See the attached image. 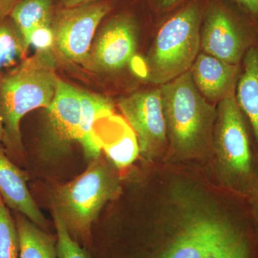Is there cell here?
I'll use <instances>...</instances> for the list:
<instances>
[{
  "mask_svg": "<svg viewBox=\"0 0 258 258\" xmlns=\"http://www.w3.org/2000/svg\"><path fill=\"white\" fill-rule=\"evenodd\" d=\"M174 197V219L154 236L147 258H258V235L245 198L219 210L195 189H178Z\"/></svg>",
  "mask_w": 258,
  "mask_h": 258,
  "instance_id": "1",
  "label": "cell"
},
{
  "mask_svg": "<svg viewBox=\"0 0 258 258\" xmlns=\"http://www.w3.org/2000/svg\"><path fill=\"white\" fill-rule=\"evenodd\" d=\"M58 78L52 50H37L8 74L0 76V115L3 143L15 153L23 151L20 121L29 112L47 109L55 98Z\"/></svg>",
  "mask_w": 258,
  "mask_h": 258,
  "instance_id": "2",
  "label": "cell"
},
{
  "mask_svg": "<svg viewBox=\"0 0 258 258\" xmlns=\"http://www.w3.org/2000/svg\"><path fill=\"white\" fill-rule=\"evenodd\" d=\"M159 91L173 154L182 159L206 154L213 146L217 108L199 92L189 71L161 85Z\"/></svg>",
  "mask_w": 258,
  "mask_h": 258,
  "instance_id": "3",
  "label": "cell"
},
{
  "mask_svg": "<svg viewBox=\"0 0 258 258\" xmlns=\"http://www.w3.org/2000/svg\"><path fill=\"white\" fill-rule=\"evenodd\" d=\"M212 150L223 184L247 198L258 189V144L235 94L219 102Z\"/></svg>",
  "mask_w": 258,
  "mask_h": 258,
  "instance_id": "4",
  "label": "cell"
},
{
  "mask_svg": "<svg viewBox=\"0 0 258 258\" xmlns=\"http://www.w3.org/2000/svg\"><path fill=\"white\" fill-rule=\"evenodd\" d=\"M203 14L201 5L192 2L159 29L145 62L149 82L161 86L189 71L200 54Z\"/></svg>",
  "mask_w": 258,
  "mask_h": 258,
  "instance_id": "5",
  "label": "cell"
},
{
  "mask_svg": "<svg viewBox=\"0 0 258 258\" xmlns=\"http://www.w3.org/2000/svg\"><path fill=\"white\" fill-rule=\"evenodd\" d=\"M118 179L108 163L99 157L91 161L81 175L59 186L52 206L71 235L85 237L102 209L119 191Z\"/></svg>",
  "mask_w": 258,
  "mask_h": 258,
  "instance_id": "6",
  "label": "cell"
},
{
  "mask_svg": "<svg viewBox=\"0 0 258 258\" xmlns=\"http://www.w3.org/2000/svg\"><path fill=\"white\" fill-rule=\"evenodd\" d=\"M257 40L253 24L221 3H211L203 14L200 50L204 53L240 66Z\"/></svg>",
  "mask_w": 258,
  "mask_h": 258,
  "instance_id": "7",
  "label": "cell"
},
{
  "mask_svg": "<svg viewBox=\"0 0 258 258\" xmlns=\"http://www.w3.org/2000/svg\"><path fill=\"white\" fill-rule=\"evenodd\" d=\"M110 10L107 2L55 10L51 23L54 47L68 60L88 67L96 29Z\"/></svg>",
  "mask_w": 258,
  "mask_h": 258,
  "instance_id": "8",
  "label": "cell"
},
{
  "mask_svg": "<svg viewBox=\"0 0 258 258\" xmlns=\"http://www.w3.org/2000/svg\"><path fill=\"white\" fill-rule=\"evenodd\" d=\"M118 106L137 136L139 156L146 161L160 157L169 142L159 88L121 98Z\"/></svg>",
  "mask_w": 258,
  "mask_h": 258,
  "instance_id": "9",
  "label": "cell"
},
{
  "mask_svg": "<svg viewBox=\"0 0 258 258\" xmlns=\"http://www.w3.org/2000/svg\"><path fill=\"white\" fill-rule=\"evenodd\" d=\"M46 111L42 154L47 160H54L77 142L81 113L79 89L59 80L55 98Z\"/></svg>",
  "mask_w": 258,
  "mask_h": 258,
  "instance_id": "10",
  "label": "cell"
},
{
  "mask_svg": "<svg viewBox=\"0 0 258 258\" xmlns=\"http://www.w3.org/2000/svg\"><path fill=\"white\" fill-rule=\"evenodd\" d=\"M138 29L135 20L125 15L112 18L104 25L90 53L88 67L105 72L123 69L137 52Z\"/></svg>",
  "mask_w": 258,
  "mask_h": 258,
  "instance_id": "11",
  "label": "cell"
},
{
  "mask_svg": "<svg viewBox=\"0 0 258 258\" xmlns=\"http://www.w3.org/2000/svg\"><path fill=\"white\" fill-rule=\"evenodd\" d=\"M93 137L108 161L118 169L132 164L139 156L138 140L128 122L114 113L98 118Z\"/></svg>",
  "mask_w": 258,
  "mask_h": 258,
  "instance_id": "12",
  "label": "cell"
},
{
  "mask_svg": "<svg viewBox=\"0 0 258 258\" xmlns=\"http://www.w3.org/2000/svg\"><path fill=\"white\" fill-rule=\"evenodd\" d=\"M240 66L231 64L200 52L189 70L199 92L210 102H220L235 94Z\"/></svg>",
  "mask_w": 258,
  "mask_h": 258,
  "instance_id": "13",
  "label": "cell"
},
{
  "mask_svg": "<svg viewBox=\"0 0 258 258\" xmlns=\"http://www.w3.org/2000/svg\"><path fill=\"white\" fill-rule=\"evenodd\" d=\"M0 196L7 206L45 227L46 220L32 198L23 171L5 155L0 146Z\"/></svg>",
  "mask_w": 258,
  "mask_h": 258,
  "instance_id": "14",
  "label": "cell"
},
{
  "mask_svg": "<svg viewBox=\"0 0 258 258\" xmlns=\"http://www.w3.org/2000/svg\"><path fill=\"white\" fill-rule=\"evenodd\" d=\"M235 98L258 144V40L241 62Z\"/></svg>",
  "mask_w": 258,
  "mask_h": 258,
  "instance_id": "15",
  "label": "cell"
},
{
  "mask_svg": "<svg viewBox=\"0 0 258 258\" xmlns=\"http://www.w3.org/2000/svg\"><path fill=\"white\" fill-rule=\"evenodd\" d=\"M81 113L77 142L81 144L88 160L99 157L101 148L93 137V125L98 118L113 113V102L106 97L80 90Z\"/></svg>",
  "mask_w": 258,
  "mask_h": 258,
  "instance_id": "16",
  "label": "cell"
},
{
  "mask_svg": "<svg viewBox=\"0 0 258 258\" xmlns=\"http://www.w3.org/2000/svg\"><path fill=\"white\" fill-rule=\"evenodd\" d=\"M55 0H18L10 15L21 33L27 47L36 29L50 26L55 12Z\"/></svg>",
  "mask_w": 258,
  "mask_h": 258,
  "instance_id": "17",
  "label": "cell"
},
{
  "mask_svg": "<svg viewBox=\"0 0 258 258\" xmlns=\"http://www.w3.org/2000/svg\"><path fill=\"white\" fill-rule=\"evenodd\" d=\"M16 226L20 242L19 258H58L52 237L38 226L23 215L17 216Z\"/></svg>",
  "mask_w": 258,
  "mask_h": 258,
  "instance_id": "18",
  "label": "cell"
},
{
  "mask_svg": "<svg viewBox=\"0 0 258 258\" xmlns=\"http://www.w3.org/2000/svg\"><path fill=\"white\" fill-rule=\"evenodd\" d=\"M28 47L13 20H0V71L23 60Z\"/></svg>",
  "mask_w": 258,
  "mask_h": 258,
  "instance_id": "19",
  "label": "cell"
},
{
  "mask_svg": "<svg viewBox=\"0 0 258 258\" xmlns=\"http://www.w3.org/2000/svg\"><path fill=\"white\" fill-rule=\"evenodd\" d=\"M20 242L16 223L0 196V258H19Z\"/></svg>",
  "mask_w": 258,
  "mask_h": 258,
  "instance_id": "20",
  "label": "cell"
},
{
  "mask_svg": "<svg viewBox=\"0 0 258 258\" xmlns=\"http://www.w3.org/2000/svg\"><path fill=\"white\" fill-rule=\"evenodd\" d=\"M54 222L57 231V257L58 258H89L87 254L76 241L68 230L64 222L58 214L53 210Z\"/></svg>",
  "mask_w": 258,
  "mask_h": 258,
  "instance_id": "21",
  "label": "cell"
},
{
  "mask_svg": "<svg viewBox=\"0 0 258 258\" xmlns=\"http://www.w3.org/2000/svg\"><path fill=\"white\" fill-rule=\"evenodd\" d=\"M54 43L55 40L51 25L36 29L30 37V45L35 47L37 50H52Z\"/></svg>",
  "mask_w": 258,
  "mask_h": 258,
  "instance_id": "22",
  "label": "cell"
},
{
  "mask_svg": "<svg viewBox=\"0 0 258 258\" xmlns=\"http://www.w3.org/2000/svg\"><path fill=\"white\" fill-rule=\"evenodd\" d=\"M254 20H258V0H232Z\"/></svg>",
  "mask_w": 258,
  "mask_h": 258,
  "instance_id": "23",
  "label": "cell"
},
{
  "mask_svg": "<svg viewBox=\"0 0 258 258\" xmlns=\"http://www.w3.org/2000/svg\"><path fill=\"white\" fill-rule=\"evenodd\" d=\"M247 203L254 228L258 235V189L247 198Z\"/></svg>",
  "mask_w": 258,
  "mask_h": 258,
  "instance_id": "24",
  "label": "cell"
},
{
  "mask_svg": "<svg viewBox=\"0 0 258 258\" xmlns=\"http://www.w3.org/2000/svg\"><path fill=\"white\" fill-rule=\"evenodd\" d=\"M98 0H55L57 9L60 8H71L81 5L89 4V3H96Z\"/></svg>",
  "mask_w": 258,
  "mask_h": 258,
  "instance_id": "25",
  "label": "cell"
},
{
  "mask_svg": "<svg viewBox=\"0 0 258 258\" xmlns=\"http://www.w3.org/2000/svg\"><path fill=\"white\" fill-rule=\"evenodd\" d=\"M18 0H0V20L10 16Z\"/></svg>",
  "mask_w": 258,
  "mask_h": 258,
  "instance_id": "26",
  "label": "cell"
},
{
  "mask_svg": "<svg viewBox=\"0 0 258 258\" xmlns=\"http://www.w3.org/2000/svg\"><path fill=\"white\" fill-rule=\"evenodd\" d=\"M181 1L182 0H157V4L161 10H169Z\"/></svg>",
  "mask_w": 258,
  "mask_h": 258,
  "instance_id": "27",
  "label": "cell"
},
{
  "mask_svg": "<svg viewBox=\"0 0 258 258\" xmlns=\"http://www.w3.org/2000/svg\"><path fill=\"white\" fill-rule=\"evenodd\" d=\"M4 128H3V121H2L1 115H0V146H1L2 142L4 140Z\"/></svg>",
  "mask_w": 258,
  "mask_h": 258,
  "instance_id": "28",
  "label": "cell"
}]
</instances>
